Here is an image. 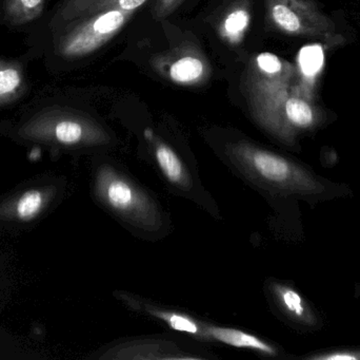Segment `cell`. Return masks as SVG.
Segmentation results:
<instances>
[{"instance_id":"cell-1","label":"cell","mask_w":360,"mask_h":360,"mask_svg":"<svg viewBox=\"0 0 360 360\" xmlns=\"http://www.w3.org/2000/svg\"><path fill=\"white\" fill-rule=\"evenodd\" d=\"M226 154L245 177L264 187L290 194H312L323 187L302 167L247 142L230 144Z\"/></svg>"},{"instance_id":"cell-2","label":"cell","mask_w":360,"mask_h":360,"mask_svg":"<svg viewBox=\"0 0 360 360\" xmlns=\"http://www.w3.org/2000/svg\"><path fill=\"white\" fill-rule=\"evenodd\" d=\"M94 192L99 202L124 221L149 232L162 226V215L155 202L110 165L97 170Z\"/></svg>"},{"instance_id":"cell-3","label":"cell","mask_w":360,"mask_h":360,"mask_svg":"<svg viewBox=\"0 0 360 360\" xmlns=\"http://www.w3.org/2000/svg\"><path fill=\"white\" fill-rule=\"evenodd\" d=\"M25 139L51 142L68 147L103 145L110 142L105 130L92 120L60 108L44 110L21 128Z\"/></svg>"},{"instance_id":"cell-4","label":"cell","mask_w":360,"mask_h":360,"mask_svg":"<svg viewBox=\"0 0 360 360\" xmlns=\"http://www.w3.org/2000/svg\"><path fill=\"white\" fill-rule=\"evenodd\" d=\"M129 12L110 8L88 16L59 36L57 51L65 57L89 54L111 39L126 23Z\"/></svg>"},{"instance_id":"cell-5","label":"cell","mask_w":360,"mask_h":360,"mask_svg":"<svg viewBox=\"0 0 360 360\" xmlns=\"http://www.w3.org/2000/svg\"><path fill=\"white\" fill-rule=\"evenodd\" d=\"M274 25L285 33L338 44L334 25L310 0H266Z\"/></svg>"},{"instance_id":"cell-6","label":"cell","mask_w":360,"mask_h":360,"mask_svg":"<svg viewBox=\"0 0 360 360\" xmlns=\"http://www.w3.org/2000/svg\"><path fill=\"white\" fill-rule=\"evenodd\" d=\"M153 148L156 163L165 178L173 185L181 190H188L192 185V180L176 152L160 141L154 142Z\"/></svg>"},{"instance_id":"cell-7","label":"cell","mask_w":360,"mask_h":360,"mask_svg":"<svg viewBox=\"0 0 360 360\" xmlns=\"http://www.w3.org/2000/svg\"><path fill=\"white\" fill-rule=\"evenodd\" d=\"M205 333L207 340H214L216 342L228 345V346L235 347V348L252 349V350L259 351L260 353L271 355V356L276 355V351L272 346L256 336L245 333L240 330L207 325V327H205Z\"/></svg>"},{"instance_id":"cell-8","label":"cell","mask_w":360,"mask_h":360,"mask_svg":"<svg viewBox=\"0 0 360 360\" xmlns=\"http://www.w3.org/2000/svg\"><path fill=\"white\" fill-rule=\"evenodd\" d=\"M283 120L287 135L292 128H309L315 120L314 110L310 104L297 97H288L283 104Z\"/></svg>"},{"instance_id":"cell-9","label":"cell","mask_w":360,"mask_h":360,"mask_svg":"<svg viewBox=\"0 0 360 360\" xmlns=\"http://www.w3.org/2000/svg\"><path fill=\"white\" fill-rule=\"evenodd\" d=\"M272 291L277 304L281 309L296 321L304 323H311V312L302 296L291 287L274 283Z\"/></svg>"},{"instance_id":"cell-10","label":"cell","mask_w":360,"mask_h":360,"mask_svg":"<svg viewBox=\"0 0 360 360\" xmlns=\"http://www.w3.org/2000/svg\"><path fill=\"white\" fill-rule=\"evenodd\" d=\"M113 0H67L57 14L58 23H71L79 18L113 8Z\"/></svg>"},{"instance_id":"cell-11","label":"cell","mask_w":360,"mask_h":360,"mask_svg":"<svg viewBox=\"0 0 360 360\" xmlns=\"http://www.w3.org/2000/svg\"><path fill=\"white\" fill-rule=\"evenodd\" d=\"M25 77L15 63L0 59V104L14 101L22 92Z\"/></svg>"},{"instance_id":"cell-12","label":"cell","mask_w":360,"mask_h":360,"mask_svg":"<svg viewBox=\"0 0 360 360\" xmlns=\"http://www.w3.org/2000/svg\"><path fill=\"white\" fill-rule=\"evenodd\" d=\"M146 311L152 316L165 321L169 327L177 332L191 334L199 338H207L205 333V327H201L197 321L186 315L179 313L168 312V311L160 310L147 306Z\"/></svg>"},{"instance_id":"cell-13","label":"cell","mask_w":360,"mask_h":360,"mask_svg":"<svg viewBox=\"0 0 360 360\" xmlns=\"http://www.w3.org/2000/svg\"><path fill=\"white\" fill-rule=\"evenodd\" d=\"M44 0H6L4 13L13 25L30 23L41 14Z\"/></svg>"},{"instance_id":"cell-14","label":"cell","mask_w":360,"mask_h":360,"mask_svg":"<svg viewBox=\"0 0 360 360\" xmlns=\"http://www.w3.org/2000/svg\"><path fill=\"white\" fill-rule=\"evenodd\" d=\"M46 201V194L42 190H27L17 199L14 206L15 215L23 221L34 219L41 213Z\"/></svg>"},{"instance_id":"cell-15","label":"cell","mask_w":360,"mask_h":360,"mask_svg":"<svg viewBox=\"0 0 360 360\" xmlns=\"http://www.w3.org/2000/svg\"><path fill=\"white\" fill-rule=\"evenodd\" d=\"M205 72V66L200 59L194 56H184L177 59L170 68V76L173 80L181 84L195 82Z\"/></svg>"},{"instance_id":"cell-16","label":"cell","mask_w":360,"mask_h":360,"mask_svg":"<svg viewBox=\"0 0 360 360\" xmlns=\"http://www.w3.org/2000/svg\"><path fill=\"white\" fill-rule=\"evenodd\" d=\"M325 63L323 48L319 44H310L300 50L298 63L304 77L314 78L319 75Z\"/></svg>"},{"instance_id":"cell-17","label":"cell","mask_w":360,"mask_h":360,"mask_svg":"<svg viewBox=\"0 0 360 360\" xmlns=\"http://www.w3.org/2000/svg\"><path fill=\"white\" fill-rule=\"evenodd\" d=\"M250 23V14L243 8H237L226 16L224 23V31L231 37L240 35Z\"/></svg>"},{"instance_id":"cell-18","label":"cell","mask_w":360,"mask_h":360,"mask_svg":"<svg viewBox=\"0 0 360 360\" xmlns=\"http://www.w3.org/2000/svg\"><path fill=\"white\" fill-rule=\"evenodd\" d=\"M256 67L259 71L266 74L283 73L285 69L281 59L270 52L260 53L256 57Z\"/></svg>"},{"instance_id":"cell-19","label":"cell","mask_w":360,"mask_h":360,"mask_svg":"<svg viewBox=\"0 0 360 360\" xmlns=\"http://www.w3.org/2000/svg\"><path fill=\"white\" fill-rule=\"evenodd\" d=\"M314 359L321 360H359V355L356 352H336L332 353V354L321 355V356L313 357Z\"/></svg>"},{"instance_id":"cell-20","label":"cell","mask_w":360,"mask_h":360,"mask_svg":"<svg viewBox=\"0 0 360 360\" xmlns=\"http://www.w3.org/2000/svg\"><path fill=\"white\" fill-rule=\"evenodd\" d=\"M146 1L147 0H117V4L120 10L131 12L145 4Z\"/></svg>"},{"instance_id":"cell-21","label":"cell","mask_w":360,"mask_h":360,"mask_svg":"<svg viewBox=\"0 0 360 360\" xmlns=\"http://www.w3.org/2000/svg\"><path fill=\"white\" fill-rule=\"evenodd\" d=\"M357 355H359V359H360V352L357 353Z\"/></svg>"}]
</instances>
